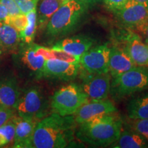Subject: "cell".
Listing matches in <instances>:
<instances>
[{"label":"cell","mask_w":148,"mask_h":148,"mask_svg":"<svg viewBox=\"0 0 148 148\" xmlns=\"http://www.w3.org/2000/svg\"><path fill=\"white\" fill-rule=\"evenodd\" d=\"M116 108L109 99H88L73 114L77 124L105 114L114 113Z\"/></svg>","instance_id":"12"},{"label":"cell","mask_w":148,"mask_h":148,"mask_svg":"<svg viewBox=\"0 0 148 148\" xmlns=\"http://www.w3.org/2000/svg\"><path fill=\"white\" fill-rule=\"evenodd\" d=\"M112 114L79 123L75 130L76 138L83 143L96 147L110 145L118 139L122 131L121 120Z\"/></svg>","instance_id":"2"},{"label":"cell","mask_w":148,"mask_h":148,"mask_svg":"<svg viewBox=\"0 0 148 148\" xmlns=\"http://www.w3.org/2000/svg\"><path fill=\"white\" fill-rule=\"evenodd\" d=\"M110 47L108 44L91 47L79 59L80 69L86 73H108Z\"/></svg>","instance_id":"9"},{"label":"cell","mask_w":148,"mask_h":148,"mask_svg":"<svg viewBox=\"0 0 148 148\" xmlns=\"http://www.w3.org/2000/svg\"><path fill=\"white\" fill-rule=\"evenodd\" d=\"M38 3L37 26L40 30H42L45 29L53 14L65 2L62 0H38Z\"/></svg>","instance_id":"18"},{"label":"cell","mask_w":148,"mask_h":148,"mask_svg":"<svg viewBox=\"0 0 148 148\" xmlns=\"http://www.w3.org/2000/svg\"><path fill=\"white\" fill-rule=\"evenodd\" d=\"M26 14L27 23L23 31L19 32L21 42L23 43L30 44L33 42L36 34L37 27L36 8L27 12Z\"/></svg>","instance_id":"22"},{"label":"cell","mask_w":148,"mask_h":148,"mask_svg":"<svg viewBox=\"0 0 148 148\" xmlns=\"http://www.w3.org/2000/svg\"><path fill=\"white\" fill-rule=\"evenodd\" d=\"M147 88L148 69L145 66H135L113 77L110 82V94L114 99H121Z\"/></svg>","instance_id":"5"},{"label":"cell","mask_w":148,"mask_h":148,"mask_svg":"<svg viewBox=\"0 0 148 148\" xmlns=\"http://www.w3.org/2000/svg\"><path fill=\"white\" fill-rule=\"evenodd\" d=\"M87 100V95L81 86L72 83L55 92L51 97L50 106L53 112L61 116L71 115Z\"/></svg>","instance_id":"6"},{"label":"cell","mask_w":148,"mask_h":148,"mask_svg":"<svg viewBox=\"0 0 148 148\" xmlns=\"http://www.w3.org/2000/svg\"><path fill=\"white\" fill-rule=\"evenodd\" d=\"M136 66H148V45L138 34L131 33L124 47Z\"/></svg>","instance_id":"17"},{"label":"cell","mask_w":148,"mask_h":148,"mask_svg":"<svg viewBox=\"0 0 148 148\" xmlns=\"http://www.w3.org/2000/svg\"><path fill=\"white\" fill-rule=\"evenodd\" d=\"M110 146L115 148H143L148 147V141L134 130H125L121 131L118 139Z\"/></svg>","instance_id":"21"},{"label":"cell","mask_w":148,"mask_h":148,"mask_svg":"<svg viewBox=\"0 0 148 148\" xmlns=\"http://www.w3.org/2000/svg\"><path fill=\"white\" fill-rule=\"evenodd\" d=\"M110 79L109 73H86L80 86L88 99H106L110 94Z\"/></svg>","instance_id":"10"},{"label":"cell","mask_w":148,"mask_h":148,"mask_svg":"<svg viewBox=\"0 0 148 148\" xmlns=\"http://www.w3.org/2000/svg\"><path fill=\"white\" fill-rule=\"evenodd\" d=\"M136 66L125 48L113 46L110 48L108 73L112 77L125 73Z\"/></svg>","instance_id":"16"},{"label":"cell","mask_w":148,"mask_h":148,"mask_svg":"<svg viewBox=\"0 0 148 148\" xmlns=\"http://www.w3.org/2000/svg\"><path fill=\"white\" fill-rule=\"evenodd\" d=\"M5 23L9 24L14 28H15L18 32L23 31L27 23V16L25 14H18L16 15H10L9 14L8 18L5 19Z\"/></svg>","instance_id":"24"},{"label":"cell","mask_w":148,"mask_h":148,"mask_svg":"<svg viewBox=\"0 0 148 148\" xmlns=\"http://www.w3.org/2000/svg\"><path fill=\"white\" fill-rule=\"evenodd\" d=\"M21 13L27 14L31 10L36 9L38 0H14Z\"/></svg>","instance_id":"26"},{"label":"cell","mask_w":148,"mask_h":148,"mask_svg":"<svg viewBox=\"0 0 148 148\" xmlns=\"http://www.w3.org/2000/svg\"><path fill=\"white\" fill-rule=\"evenodd\" d=\"M130 119H148V92L132 97L127 105Z\"/></svg>","instance_id":"20"},{"label":"cell","mask_w":148,"mask_h":148,"mask_svg":"<svg viewBox=\"0 0 148 148\" xmlns=\"http://www.w3.org/2000/svg\"><path fill=\"white\" fill-rule=\"evenodd\" d=\"M0 3L6 8L10 15H16L21 13L14 0H0Z\"/></svg>","instance_id":"29"},{"label":"cell","mask_w":148,"mask_h":148,"mask_svg":"<svg viewBox=\"0 0 148 148\" xmlns=\"http://www.w3.org/2000/svg\"><path fill=\"white\" fill-rule=\"evenodd\" d=\"M37 44H30L21 42L18 49L12 56L16 67L24 73L29 74L36 78L42 77L44 66L46 59L42 55L36 54Z\"/></svg>","instance_id":"7"},{"label":"cell","mask_w":148,"mask_h":148,"mask_svg":"<svg viewBox=\"0 0 148 148\" xmlns=\"http://www.w3.org/2000/svg\"><path fill=\"white\" fill-rule=\"evenodd\" d=\"M12 120L15 124L13 141L14 148H32V138L37 123L25 120L18 115H14Z\"/></svg>","instance_id":"15"},{"label":"cell","mask_w":148,"mask_h":148,"mask_svg":"<svg viewBox=\"0 0 148 148\" xmlns=\"http://www.w3.org/2000/svg\"><path fill=\"white\" fill-rule=\"evenodd\" d=\"M92 45L93 40L89 37L76 36L59 40L51 48L62 51L79 59L85 52L92 47Z\"/></svg>","instance_id":"14"},{"label":"cell","mask_w":148,"mask_h":148,"mask_svg":"<svg viewBox=\"0 0 148 148\" xmlns=\"http://www.w3.org/2000/svg\"><path fill=\"white\" fill-rule=\"evenodd\" d=\"M77 123L74 115L53 112L37 122L32 138L34 148H63L73 141Z\"/></svg>","instance_id":"1"},{"label":"cell","mask_w":148,"mask_h":148,"mask_svg":"<svg viewBox=\"0 0 148 148\" xmlns=\"http://www.w3.org/2000/svg\"><path fill=\"white\" fill-rule=\"evenodd\" d=\"M145 43L147 44V45H148V37H147V38H146V39H145Z\"/></svg>","instance_id":"33"},{"label":"cell","mask_w":148,"mask_h":148,"mask_svg":"<svg viewBox=\"0 0 148 148\" xmlns=\"http://www.w3.org/2000/svg\"><path fill=\"white\" fill-rule=\"evenodd\" d=\"M132 1L141 3V4L145 5L148 8V0H132Z\"/></svg>","instance_id":"32"},{"label":"cell","mask_w":148,"mask_h":148,"mask_svg":"<svg viewBox=\"0 0 148 148\" xmlns=\"http://www.w3.org/2000/svg\"><path fill=\"white\" fill-rule=\"evenodd\" d=\"M62 1H64V2H66V1H69V0H62Z\"/></svg>","instance_id":"34"},{"label":"cell","mask_w":148,"mask_h":148,"mask_svg":"<svg viewBox=\"0 0 148 148\" xmlns=\"http://www.w3.org/2000/svg\"><path fill=\"white\" fill-rule=\"evenodd\" d=\"M8 16L9 13L8 10L0 3V21H5Z\"/></svg>","instance_id":"30"},{"label":"cell","mask_w":148,"mask_h":148,"mask_svg":"<svg viewBox=\"0 0 148 148\" xmlns=\"http://www.w3.org/2000/svg\"><path fill=\"white\" fill-rule=\"evenodd\" d=\"M50 103L42 90L38 86H31L22 91L15 110L23 119L38 122L48 115Z\"/></svg>","instance_id":"4"},{"label":"cell","mask_w":148,"mask_h":148,"mask_svg":"<svg viewBox=\"0 0 148 148\" xmlns=\"http://www.w3.org/2000/svg\"><path fill=\"white\" fill-rule=\"evenodd\" d=\"M130 119L129 123L132 130L141 135L148 141V119Z\"/></svg>","instance_id":"25"},{"label":"cell","mask_w":148,"mask_h":148,"mask_svg":"<svg viewBox=\"0 0 148 148\" xmlns=\"http://www.w3.org/2000/svg\"><path fill=\"white\" fill-rule=\"evenodd\" d=\"M88 6L78 0H69L53 14L45 27V35L51 38L64 36L76 27Z\"/></svg>","instance_id":"3"},{"label":"cell","mask_w":148,"mask_h":148,"mask_svg":"<svg viewBox=\"0 0 148 148\" xmlns=\"http://www.w3.org/2000/svg\"><path fill=\"white\" fill-rule=\"evenodd\" d=\"M15 112L16 110L13 108L0 106V127L12 119Z\"/></svg>","instance_id":"27"},{"label":"cell","mask_w":148,"mask_h":148,"mask_svg":"<svg viewBox=\"0 0 148 148\" xmlns=\"http://www.w3.org/2000/svg\"><path fill=\"white\" fill-rule=\"evenodd\" d=\"M79 70V62L55 58L46 59L42 77L69 81L77 76Z\"/></svg>","instance_id":"11"},{"label":"cell","mask_w":148,"mask_h":148,"mask_svg":"<svg viewBox=\"0 0 148 148\" xmlns=\"http://www.w3.org/2000/svg\"><path fill=\"white\" fill-rule=\"evenodd\" d=\"M123 25L143 33L148 28V8L129 0L121 10L114 12Z\"/></svg>","instance_id":"8"},{"label":"cell","mask_w":148,"mask_h":148,"mask_svg":"<svg viewBox=\"0 0 148 148\" xmlns=\"http://www.w3.org/2000/svg\"><path fill=\"white\" fill-rule=\"evenodd\" d=\"M21 93V90L15 77H0V106L15 110Z\"/></svg>","instance_id":"13"},{"label":"cell","mask_w":148,"mask_h":148,"mask_svg":"<svg viewBox=\"0 0 148 148\" xmlns=\"http://www.w3.org/2000/svg\"><path fill=\"white\" fill-rule=\"evenodd\" d=\"M21 44L19 32L3 21H0V45L7 51L16 52Z\"/></svg>","instance_id":"19"},{"label":"cell","mask_w":148,"mask_h":148,"mask_svg":"<svg viewBox=\"0 0 148 148\" xmlns=\"http://www.w3.org/2000/svg\"><path fill=\"white\" fill-rule=\"evenodd\" d=\"M78 1L82 2V3H84L86 5H87L88 7H89V5L95 4V3L100 1L101 0H78Z\"/></svg>","instance_id":"31"},{"label":"cell","mask_w":148,"mask_h":148,"mask_svg":"<svg viewBox=\"0 0 148 148\" xmlns=\"http://www.w3.org/2000/svg\"><path fill=\"white\" fill-rule=\"evenodd\" d=\"M128 1L129 0H103L107 8L114 13L121 10Z\"/></svg>","instance_id":"28"},{"label":"cell","mask_w":148,"mask_h":148,"mask_svg":"<svg viewBox=\"0 0 148 148\" xmlns=\"http://www.w3.org/2000/svg\"><path fill=\"white\" fill-rule=\"evenodd\" d=\"M15 124L12 119L0 127V147H5L14 141Z\"/></svg>","instance_id":"23"}]
</instances>
